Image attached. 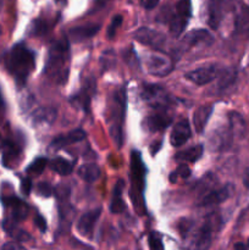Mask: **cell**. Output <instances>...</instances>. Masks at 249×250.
<instances>
[{
  "label": "cell",
  "instance_id": "6da1fadb",
  "mask_svg": "<svg viewBox=\"0 0 249 250\" xmlns=\"http://www.w3.org/2000/svg\"><path fill=\"white\" fill-rule=\"evenodd\" d=\"M217 215H210L200 226L195 227L193 224L183 220L181 224V234L183 243L182 250H208L212 243V233L215 225H220Z\"/></svg>",
  "mask_w": 249,
  "mask_h": 250
},
{
  "label": "cell",
  "instance_id": "7a4b0ae2",
  "mask_svg": "<svg viewBox=\"0 0 249 250\" xmlns=\"http://www.w3.org/2000/svg\"><path fill=\"white\" fill-rule=\"evenodd\" d=\"M70 66V43L68 38L59 39L51 44L48 60L45 63V73L49 78L59 84L67 81Z\"/></svg>",
  "mask_w": 249,
  "mask_h": 250
},
{
  "label": "cell",
  "instance_id": "3957f363",
  "mask_svg": "<svg viewBox=\"0 0 249 250\" xmlns=\"http://www.w3.org/2000/svg\"><path fill=\"white\" fill-rule=\"evenodd\" d=\"M5 67L10 75L16 80V83L22 87L26 83L29 73L33 71L36 60L33 51L29 50L24 44H16L5 55Z\"/></svg>",
  "mask_w": 249,
  "mask_h": 250
},
{
  "label": "cell",
  "instance_id": "277c9868",
  "mask_svg": "<svg viewBox=\"0 0 249 250\" xmlns=\"http://www.w3.org/2000/svg\"><path fill=\"white\" fill-rule=\"evenodd\" d=\"M124 112H126V89L120 88L112 95L109 106L110 134L117 148H121L122 142H124L122 126H124Z\"/></svg>",
  "mask_w": 249,
  "mask_h": 250
},
{
  "label": "cell",
  "instance_id": "5b68a950",
  "mask_svg": "<svg viewBox=\"0 0 249 250\" xmlns=\"http://www.w3.org/2000/svg\"><path fill=\"white\" fill-rule=\"evenodd\" d=\"M144 182H145V167L143 160L138 151H132L131 155V198L133 200V205L136 207L137 212L143 215L145 212L143 200Z\"/></svg>",
  "mask_w": 249,
  "mask_h": 250
},
{
  "label": "cell",
  "instance_id": "8992f818",
  "mask_svg": "<svg viewBox=\"0 0 249 250\" xmlns=\"http://www.w3.org/2000/svg\"><path fill=\"white\" fill-rule=\"evenodd\" d=\"M192 16V2L190 0H178L170 17V32L173 37H180L187 27Z\"/></svg>",
  "mask_w": 249,
  "mask_h": 250
},
{
  "label": "cell",
  "instance_id": "52a82bcc",
  "mask_svg": "<svg viewBox=\"0 0 249 250\" xmlns=\"http://www.w3.org/2000/svg\"><path fill=\"white\" fill-rule=\"evenodd\" d=\"M219 67L216 65H205L202 67L197 68V70L189 71V72L186 73V77L187 80H189L190 82L195 83L198 85H205L208 83L212 82L215 78L219 77Z\"/></svg>",
  "mask_w": 249,
  "mask_h": 250
},
{
  "label": "cell",
  "instance_id": "ba28073f",
  "mask_svg": "<svg viewBox=\"0 0 249 250\" xmlns=\"http://www.w3.org/2000/svg\"><path fill=\"white\" fill-rule=\"evenodd\" d=\"M134 39L139 43L145 44V45L153 46V48H161L165 43V36L160 32L154 31L148 27H142L134 32Z\"/></svg>",
  "mask_w": 249,
  "mask_h": 250
},
{
  "label": "cell",
  "instance_id": "9c48e42d",
  "mask_svg": "<svg viewBox=\"0 0 249 250\" xmlns=\"http://www.w3.org/2000/svg\"><path fill=\"white\" fill-rule=\"evenodd\" d=\"M1 200L5 208L10 210V219L14 220L15 222L26 219L27 214H28V207L26 205V203L22 202L19 198L14 197V195L12 197H4Z\"/></svg>",
  "mask_w": 249,
  "mask_h": 250
},
{
  "label": "cell",
  "instance_id": "30bf717a",
  "mask_svg": "<svg viewBox=\"0 0 249 250\" xmlns=\"http://www.w3.org/2000/svg\"><path fill=\"white\" fill-rule=\"evenodd\" d=\"M142 98L145 102L153 104L155 107H163V105H166V103L168 102V95L166 94L165 90L159 85L154 84L143 85Z\"/></svg>",
  "mask_w": 249,
  "mask_h": 250
},
{
  "label": "cell",
  "instance_id": "8fae6325",
  "mask_svg": "<svg viewBox=\"0 0 249 250\" xmlns=\"http://www.w3.org/2000/svg\"><path fill=\"white\" fill-rule=\"evenodd\" d=\"M100 214H102V209H93L83 214L77 222V231L80 232V234H82L83 237L92 236L93 229L99 220Z\"/></svg>",
  "mask_w": 249,
  "mask_h": 250
},
{
  "label": "cell",
  "instance_id": "7c38bea8",
  "mask_svg": "<svg viewBox=\"0 0 249 250\" xmlns=\"http://www.w3.org/2000/svg\"><path fill=\"white\" fill-rule=\"evenodd\" d=\"M190 125L188 120H181L173 126L172 132H171V144L173 146H181L187 143L188 139L190 138Z\"/></svg>",
  "mask_w": 249,
  "mask_h": 250
},
{
  "label": "cell",
  "instance_id": "4fadbf2b",
  "mask_svg": "<svg viewBox=\"0 0 249 250\" xmlns=\"http://www.w3.org/2000/svg\"><path fill=\"white\" fill-rule=\"evenodd\" d=\"M83 139H85V132L82 129H75V131L68 132L67 134L56 137L50 143V149L51 150H60V149L65 148L70 144L82 142Z\"/></svg>",
  "mask_w": 249,
  "mask_h": 250
},
{
  "label": "cell",
  "instance_id": "5bb4252c",
  "mask_svg": "<svg viewBox=\"0 0 249 250\" xmlns=\"http://www.w3.org/2000/svg\"><path fill=\"white\" fill-rule=\"evenodd\" d=\"M231 194L232 187L229 185H227L225 187L219 188V189H214L208 193V194H205L200 199L199 205H202V207H210V205L220 204V203H224L225 200L228 199L231 197Z\"/></svg>",
  "mask_w": 249,
  "mask_h": 250
},
{
  "label": "cell",
  "instance_id": "9a60e30c",
  "mask_svg": "<svg viewBox=\"0 0 249 250\" xmlns=\"http://www.w3.org/2000/svg\"><path fill=\"white\" fill-rule=\"evenodd\" d=\"M100 24L98 23H87L82 26L72 27L68 31V37L75 42H82L84 39H89L94 37L99 32Z\"/></svg>",
  "mask_w": 249,
  "mask_h": 250
},
{
  "label": "cell",
  "instance_id": "2e32d148",
  "mask_svg": "<svg viewBox=\"0 0 249 250\" xmlns=\"http://www.w3.org/2000/svg\"><path fill=\"white\" fill-rule=\"evenodd\" d=\"M234 31L238 36L249 38V5H241L234 19Z\"/></svg>",
  "mask_w": 249,
  "mask_h": 250
},
{
  "label": "cell",
  "instance_id": "e0dca14e",
  "mask_svg": "<svg viewBox=\"0 0 249 250\" xmlns=\"http://www.w3.org/2000/svg\"><path fill=\"white\" fill-rule=\"evenodd\" d=\"M56 116H58V111L54 107H39L32 114V124L34 126H49L55 121Z\"/></svg>",
  "mask_w": 249,
  "mask_h": 250
},
{
  "label": "cell",
  "instance_id": "ac0fdd59",
  "mask_svg": "<svg viewBox=\"0 0 249 250\" xmlns=\"http://www.w3.org/2000/svg\"><path fill=\"white\" fill-rule=\"evenodd\" d=\"M148 68H149V72L153 73V75L165 76L171 72L173 66H172V62H171L170 60H167V59L163 58V56L153 55L149 58Z\"/></svg>",
  "mask_w": 249,
  "mask_h": 250
},
{
  "label": "cell",
  "instance_id": "d6986e66",
  "mask_svg": "<svg viewBox=\"0 0 249 250\" xmlns=\"http://www.w3.org/2000/svg\"><path fill=\"white\" fill-rule=\"evenodd\" d=\"M171 122H172V120H171V117L167 114H165V112H156V114L146 117L144 125H145V128L149 129L150 132H159L170 126Z\"/></svg>",
  "mask_w": 249,
  "mask_h": 250
},
{
  "label": "cell",
  "instance_id": "ffe728a7",
  "mask_svg": "<svg viewBox=\"0 0 249 250\" xmlns=\"http://www.w3.org/2000/svg\"><path fill=\"white\" fill-rule=\"evenodd\" d=\"M212 111H214L212 105H203L195 110L194 115H193V126H194L197 133H202L204 131Z\"/></svg>",
  "mask_w": 249,
  "mask_h": 250
},
{
  "label": "cell",
  "instance_id": "44dd1931",
  "mask_svg": "<svg viewBox=\"0 0 249 250\" xmlns=\"http://www.w3.org/2000/svg\"><path fill=\"white\" fill-rule=\"evenodd\" d=\"M203 151H204V146L203 144H197L194 146H190V148L186 149V150L180 151V153L176 154L175 159L177 163L180 164H187V163H195V161L199 160L203 155Z\"/></svg>",
  "mask_w": 249,
  "mask_h": 250
},
{
  "label": "cell",
  "instance_id": "7402d4cb",
  "mask_svg": "<svg viewBox=\"0 0 249 250\" xmlns=\"http://www.w3.org/2000/svg\"><path fill=\"white\" fill-rule=\"evenodd\" d=\"M124 181L119 180L114 187V192H112V199L110 203V211L112 214H121L126 209L124 200H122V192H124Z\"/></svg>",
  "mask_w": 249,
  "mask_h": 250
},
{
  "label": "cell",
  "instance_id": "603a6c76",
  "mask_svg": "<svg viewBox=\"0 0 249 250\" xmlns=\"http://www.w3.org/2000/svg\"><path fill=\"white\" fill-rule=\"evenodd\" d=\"M20 156V149L12 142L7 141L2 143V164L6 167H12L17 163Z\"/></svg>",
  "mask_w": 249,
  "mask_h": 250
},
{
  "label": "cell",
  "instance_id": "cb8c5ba5",
  "mask_svg": "<svg viewBox=\"0 0 249 250\" xmlns=\"http://www.w3.org/2000/svg\"><path fill=\"white\" fill-rule=\"evenodd\" d=\"M78 176L88 183H93L100 177V168L95 164H84L78 168Z\"/></svg>",
  "mask_w": 249,
  "mask_h": 250
},
{
  "label": "cell",
  "instance_id": "d4e9b609",
  "mask_svg": "<svg viewBox=\"0 0 249 250\" xmlns=\"http://www.w3.org/2000/svg\"><path fill=\"white\" fill-rule=\"evenodd\" d=\"M49 167L54 171V172L59 173L61 176H67L72 172L73 166L68 160L63 158H55L49 163Z\"/></svg>",
  "mask_w": 249,
  "mask_h": 250
},
{
  "label": "cell",
  "instance_id": "484cf974",
  "mask_svg": "<svg viewBox=\"0 0 249 250\" xmlns=\"http://www.w3.org/2000/svg\"><path fill=\"white\" fill-rule=\"evenodd\" d=\"M222 17V5L220 0H211L209 6V24L214 29L219 27Z\"/></svg>",
  "mask_w": 249,
  "mask_h": 250
},
{
  "label": "cell",
  "instance_id": "4316f807",
  "mask_svg": "<svg viewBox=\"0 0 249 250\" xmlns=\"http://www.w3.org/2000/svg\"><path fill=\"white\" fill-rule=\"evenodd\" d=\"M211 41V36L205 29H197V31H192L185 37L183 42L187 43L188 45H195L198 43H204V42Z\"/></svg>",
  "mask_w": 249,
  "mask_h": 250
},
{
  "label": "cell",
  "instance_id": "83f0119b",
  "mask_svg": "<svg viewBox=\"0 0 249 250\" xmlns=\"http://www.w3.org/2000/svg\"><path fill=\"white\" fill-rule=\"evenodd\" d=\"M93 87H94V84H92L90 87L88 85L87 88L82 89V92H80L77 95H75V97L72 98L73 102H75L76 104L80 105L83 110H87V111H88V109H89V105H90L89 89H93Z\"/></svg>",
  "mask_w": 249,
  "mask_h": 250
},
{
  "label": "cell",
  "instance_id": "f1b7e54d",
  "mask_svg": "<svg viewBox=\"0 0 249 250\" xmlns=\"http://www.w3.org/2000/svg\"><path fill=\"white\" fill-rule=\"evenodd\" d=\"M190 176V168L189 166L186 165V164H181L170 176V181L172 183H176L178 180H185Z\"/></svg>",
  "mask_w": 249,
  "mask_h": 250
},
{
  "label": "cell",
  "instance_id": "f546056e",
  "mask_svg": "<svg viewBox=\"0 0 249 250\" xmlns=\"http://www.w3.org/2000/svg\"><path fill=\"white\" fill-rule=\"evenodd\" d=\"M46 165H48V160H46L45 158L36 159V160L28 166V168H27V173H29V175H37V176L41 175V173L44 171V168L46 167Z\"/></svg>",
  "mask_w": 249,
  "mask_h": 250
},
{
  "label": "cell",
  "instance_id": "4dcf8cb0",
  "mask_svg": "<svg viewBox=\"0 0 249 250\" xmlns=\"http://www.w3.org/2000/svg\"><path fill=\"white\" fill-rule=\"evenodd\" d=\"M122 16L121 15H116V16L112 19L111 23L109 24V27H107V31H106V36L109 39H112L115 37V34H116L117 29H119V27L122 24Z\"/></svg>",
  "mask_w": 249,
  "mask_h": 250
},
{
  "label": "cell",
  "instance_id": "1f68e13d",
  "mask_svg": "<svg viewBox=\"0 0 249 250\" xmlns=\"http://www.w3.org/2000/svg\"><path fill=\"white\" fill-rule=\"evenodd\" d=\"M148 243L150 250H164L163 239L156 232H151L148 237Z\"/></svg>",
  "mask_w": 249,
  "mask_h": 250
},
{
  "label": "cell",
  "instance_id": "d6a6232c",
  "mask_svg": "<svg viewBox=\"0 0 249 250\" xmlns=\"http://www.w3.org/2000/svg\"><path fill=\"white\" fill-rule=\"evenodd\" d=\"M48 22L43 20H36L32 24V33L34 36H43L48 32Z\"/></svg>",
  "mask_w": 249,
  "mask_h": 250
},
{
  "label": "cell",
  "instance_id": "836d02e7",
  "mask_svg": "<svg viewBox=\"0 0 249 250\" xmlns=\"http://www.w3.org/2000/svg\"><path fill=\"white\" fill-rule=\"evenodd\" d=\"M53 187H51L49 183L46 182H41L37 185V193H38L41 197H44V198H49L53 195Z\"/></svg>",
  "mask_w": 249,
  "mask_h": 250
},
{
  "label": "cell",
  "instance_id": "e575fe53",
  "mask_svg": "<svg viewBox=\"0 0 249 250\" xmlns=\"http://www.w3.org/2000/svg\"><path fill=\"white\" fill-rule=\"evenodd\" d=\"M32 190V181L31 178H23L21 182V192L24 195H28Z\"/></svg>",
  "mask_w": 249,
  "mask_h": 250
},
{
  "label": "cell",
  "instance_id": "d590c367",
  "mask_svg": "<svg viewBox=\"0 0 249 250\" xmlns=\"http://www.w3.org/2000/svg\"><path fill=\"white\" fill-rule=\"evenodd\" d=\"M1 250H27L24 247H22L21 244L16 243V242H7L2 246Z\"/></svg>",
  "mask_w": 249,
  "mask_h": 250
},
{
  "label": "cell",
  "instance_id": "8d00e7d4",
  "mask_svg": "<svg viewBox=\"0 0 249 250\" xmlns=\"http://www.w3.org/2000/svg\"><path fill=\"white\" fill-rule=\"evenodd\" d=\"M159 1H160V0H139V4H141V6L144 7V9L151 10L159 4Z\"/></svg>",
  "mask_w": 249,
  "mask_h": 250
},
{
  "label": "cell",
  "instance_id": "74e56055",
  "mask_svg": "<svg viewBox=\"0 0 249 250\" xmlns=\"http://www.w3.org/2000/svg\"><path fill=\"white\" fill-rule=\"evenodd\" d=\"M34 222H36V226L38 227L39 231H41V232H45L46 231V222H45V220H44V217L42 216V215H37Z\"/></svg>",
  "mask_w": 249,
  "mask_h": 250
},
{
  "label": "cell",
  "instance_id": "f35d334b",
  "mask_svg": "<svg viewBox=\"0 0 249 250\" xmlns=\"http://www.w3.org/2000/svg\"><path fill=\"white\" fill-rule=\"evenodd\" d=\"M243 185H244V187L248 188V189H249V166L246 168V171H244Z\"/></svg>",
  "mask_w": 249,
  "mask_h": 250
},
{
  "label": "cell",
  "instance_id": "ab89813d",
  "mask_svg": "<svg viewBox=\"0 0 249 250\" xmlns=\"http://www.w3.org/2000/svg\"><path fill=\"white\" fill-rule=\"evenodd\" d=\"M234 250H248V247H247V244L238 242V243L234 244Z\"/></svg>",
  "mask_w": 249,
  "mask_h": 250
},
{
  "label": "cell",
  "instance_id": "60d3db41",
  "mask_svg": "<svg viewBox=\"0 0 249 250\" xmlns=\"http://www.w3.org/2000/svg\"><path fill=\"white\" fill-rule=\"evenodd\" d=\"M153 146H155V149H153V150H150V153L153 154H156L159 151V149L161 148V142H156V143H153Z\"/></svg>",
  "mask_w": 249,
  "mask_h": 250
},
{
  "label": "cell",
  "instance_id": "b9f144b4",
  "mask_svg": "<svg viewBox=\"0 0 249 250\" xmlns=\"http://www.w3.org/2000/svg\"><path fill=\"white\" fill-rule=\"evenodd\" d=\"M1 6H2V0H0V9H1Z\"/></svg>",
  "mask_w": 249,
  "mask_h": 250
},
{
  "label": "cell",
  "instance_id": "7bdbcfd3",
  "mask_svg": "<svg viewBox=\"0 0 249 250\" xmlns=\"http://www.w3.org/2000/svg\"><path fill=\"white\" fill-rule=\"evenodd\" d=\"M247 247H248V248H249V238H248V243H247Z\"/></svg>",
  "mask_w": 249,
  "mask_h": 250
},
{
  "label": "cell",
  "instance_id": "ee69618b",
  "mask_svg": "<svg viewBox=\"0 0 249 250\" xmlns=\"http://www.w3.org/2000/svg\"><path fill=\"white\" fill-rule=\"evenodd\" d=\"M58 1H60V0H58ZM62 1H63V0H62Z\"/></svg>",
  "mask_w": 249,
  "mask_h": 250
}]
</instances>
